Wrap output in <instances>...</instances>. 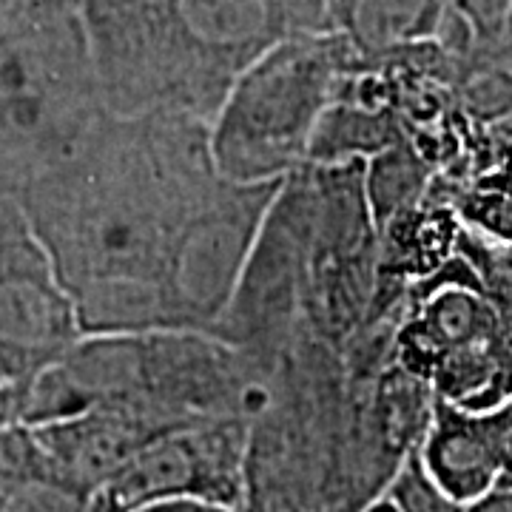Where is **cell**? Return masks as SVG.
Instances as JSON below:
<instances>
[{
  "label": "cell",
  "mask_w": 512,
  "mask_h": 512,
  "mask_svg": "<svg viewBox=\"0 0 512 512\" xmlns=\"http://www.w3.org/2000/svg\"><path fill=\"white\" fill-rule=\"evenodd\" d=\"M495 436H498V453H501V481H498V487L512 490V404L495 410Z\"/></svg>",
  "instance_id": "obj_18"
},
{
  "label": "cell",
  "mask_w": 512,
  "mask_h": 512,
  "mask_svg": "<svg viewBox=\"0 0 512 512\" xmlns=\"http://www.w3.org/2000/svg\"><path fill=\"white\" fill-rule=\"evenodd\" d=\"M259 379L231 345L197 330L83 336L32 390L29 424L123 407L168 427L251 419Z\"/></svg>",
  "instance_id": "obj_3"
},
{
  "label": "cell",
  "mask_w": 512,
  "mask_h": 512,
  "mask_svg": "<svg viewBox=\"0 0 512 512\" xmlns=\"http://www.w3.org/2000/svg\"><path fill=\"white\" fill-rule=\"evenodd\" d=\"M458 234L461 220L447 185L436 174L427 197L379 231V276L407 285L419 282L456 254Z\"/></svg>",
  "instance_id": "obj_12"
},
{
  "label": "cell",
  "mask_w": 512,
  "mask_h": 512,
  "mask_svg": "<svg viewBox=\"0 0 512 512\" xmlns=\"http://www.w3.org/2000/svg\"><path fill=\"white\" fill-rule=\"evenodd\" d=\"M311 214L302 259L305 333L348 348L365 325L379 279V231L365 194V163H308Z\"/></svg>",
  "instance_id": "obj_6"
},
{
  "label": "cell",
  "mask_w": 512,
  "mask_h": 512,
  "mask_svg": "<svg viewBox=\"0 0 512 512\" xmlns=\"http://www.w3.org/2000/svg\"><path fill=\"white\" fill-rule=\"evenodd\" d=\"M487 296L493 302L490 356L495 365L493 410H498L512 402V276L487 282Z\"/></svg>",
  "instance_id": "obj_15"
},
{
  "label": "cell",
  "mask_w": 512,
  "mask_h": 512,
  "mask_svg": "<svg viewBox=\"0 0 512 512\" xmlns=\"http://www.w3.org/2000/svg\"><path fill=\"white\" fill-rule=\"evenodd\" d=\"M217 180L208 123L106 111L72 160L20 197L83 336L168 330L165 256Z\"/></svg>",
  "instance_id": "obj_1"
},
{
  "label": "cell",
  "mask_w": 512,
  "mask_h": 512,
  "mask_svg": "<svg viewBox=\"0 0 512 512\" xmlns=\"http://www.w3.org/2000/svg\"><path fill=\"white\" fill-rule=\"evenodd\" d=\"M83 339L72 296L18 200L0 197V424Z\"/></svg>",
  "instance_id": "obj_7"
},
{
  "label": "cell",
  "mask_w": 512,
  "mask_h": 512,
  "mask_svg": "<svg viewBox=\"0 0 512 512\" xmlns=\"http://www.w3.org/2000/svg\"><path fill=\"white\" fill-rule=\"evenodd\" d=\"M362 66L342 32L291 37L259 57L211 123V157L222 180L282 183L308 165L325 111Z\"/></svg>",
  "instance_id": "obj_5"
},
{
  "label": "cell",
  "mask_w": 512,
  "mask_h": 512,
  "mask_svg": "<svg viewBox=\"0 0 512 512\" xmlns=\"http://www.w3.org/2000/svg\"><path fill=\"white\" fill-rule=\"evenodd\" d=\"M279 185H237L220 177L191 211L160 274L168 330L214 333L234 299Z\"/></svg>",
  "instance_id": "obj_8"
},
{
  "label": "cell",
  "mask_w": 512,
  "mask_h": 512,
  "mask_svg": "<svg viewBox=\"0 0 512 512\" xmlns=\"http://www.w3.org/2000/svg\"><path fill=\"white\" fill-rule=\"evenodd\" d=\"M80 15L111 114L208 126L259 57L291 37L336 32L328 0H80Z\"/></svg>",
  "instance_id": "obj_2"
},
{
  "label": "cell",
  "mask_w": 512,
  "mask_h": 512,
  "mask_svg": "<svg viewBox=\"0 0 512 512\" xmlns=\"http://www.w3.org/2000/svg\"><path fill=\"white\" fill-rule=\"evenodd\" d=\"M384 498L393 504L396 512H467V504L450 498L433 484V478L424 473L419 456L404 464Z\"/></svg>",
  "instance_id": "obj_16"
},
{
  "label": "cell",
  "mask_w": 512,
  "mask_h": 512,
  "mask_svg": "<svg viewBox=\"0 0 512 512\" xmlns=\"http://www.w3.org/2000/svg\"><path fill=\"white\" fill-rule=\"evenodd\" d=\"M416 456L433 484L467 507L498 490L501 456L490 413H470L436 399Z\"/></svg>",
  "instance_id": "obj_11"
},
{
  "label": "cell",
  "mask_w": 512,
  "mask_h": 512,
  "mask_svg": "<svg viewBox=\"0 0 512 512\" xmlns=\"http://www.w3.org/2000/svg\"><path fill=\"white\" fill-rule=\"evenodd\" d=\"M174 430L154 416L123 407H97L32 427L49 464L89 495L100 493L143 447Z\"/></svg>",
  "instance_id": "obj_10"
},
{
  "label": "cell",
  "mask_w": 512,
  "mask_h": 512,
  "mask_svg": "<svg viewBox=\"0 0 512 512\" xmlns=\"http://www.w3.org/2000/svg\"><path fill=\"white\" fill-rule=\"evenodd\" d=\"M467 512H512V490L498 487L493 493H487L484 498L473 501Z\"/></svg>",
  "instance_id": "obj_20"
},
{
  "label": "cell",
  "mask_w": 512,
  "mask_h": 512,
  "mask_svg": "<svg viewBox=\"0 0 512 512\" xmlns=\"http://www.w3.org/2000/svg\"><path fill=\"white\" fill-rule=\"evenodd\" d=\"M510 6L512 0H453V9L473 29V40H487V37L498 35Z\"/></svg>",
  "instance_id": "obj_17"
},
{
  "label": "cell",
  "mask_w": 512,
  "mask_h": 512,
  "mask_svg": "<svg viewBox=\"0 0 512 512\" xmlns=\"http://www.w3.org/2000/svg\"><path fill=\"white\" fill-rule=\"evenodd\" d=\"M106 111L80 0H0V197L72 160Z\"/></svg>",
  "instance_id": "obj_4"
},
{
  "label": "cell",
  "mask_w": 512,
  "mask_h": 512,
  "mask_svg": "<svg viewBox=\"0 0 512 512\" xmlns=\"http://www.w3.org/2000/svg\"><path fill=\"white\" fill-rule=\"evenodd\" d=\"M134 512H242L231 510V507H220V504H208V501H160V504H148L143 510Z\"/></svg>",
  "instance_id": "obj_19"
},
{
  "label": "cell",
  "mask_w": 512,
  "mask_h": 512,
  "mask_svg": "<svg viewBox=\"0 0 512 512\" xmlns=\"http://www.w3.org/2000/svg\"><path fill=\"white\" fill-rule=\"evenodd\" d=\"M251 419L205 421L143 447L94 495V512H134L160 501H208L242 510Z\"/></svg>",
  "instance_id": "obj_9"
},
{
  "label": "cell",
  "mask_w": 512,
  "mask_h": 512,
  "mask_svg": "<svg viewBox=\"0 0 512 512\" xmlns=\"http://www.w3.org/2000/svg\"><path fill=\"white\" fill-rule=\"evenodd\" d=\"M436 174L439 168L427 163L424 154L407 137L396 146L384 148L382 154L370 157L365 163V194L376 231H382L387 222L419 205L427 197Z\"/></svg>",
  "instance_id": "obj_14"
},
{
  "label": "cell",
  "mask_w": 512,
  "mask_h": 512,
  "mask_svg": "<svg viewBox=\"0 0 512 512\" xmlns=\"http://www.w3.org/2000/svg\"><path fill=\"white\" fill-rule=\"evenodd\" d=\"M0 512H94V495L49 464L29 424H0Z\"/></svg>",
  "instance_id": "obj_13"
}]
</instances>
